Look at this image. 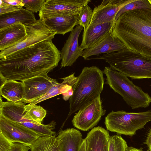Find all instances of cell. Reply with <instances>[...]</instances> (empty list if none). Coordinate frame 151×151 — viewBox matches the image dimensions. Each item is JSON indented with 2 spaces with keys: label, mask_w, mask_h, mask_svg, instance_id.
<instances>
[{
  "label": "cell",
  "mask_w": 151,
  "mask_h": 151,
  "mask_svg": "<svg viewBox=\"0 0 151 151\" xmlns=\"http://www.w3.org/2000/svg\"><path fill=\"white\" fill-rule=\"evenodd\" d=\"M61 60L52 40L19 50L0 60V74L7 80L22 81L52 71Z\"/></svg>",
  "instance_id": "cell-1"
},
{
  "label": "cell",
  "mask_w": 151,
  "mask_h": 151,
  "mask_svg": "<svg viewBox=\"0 0 151 151\" xmlns=\"http://www.w3.org/2000/svg\"><path fill=\"white\" fill-rule=\"evenodd\" d=\"M112 34L128 50L151 58V9L124 13L116 21Z\"/></svg>",
  "instance_id": "cell-2"
},
{
  "label": "cell",
  "mask_w": 151,
  "mask_h": 151,
  "mask_svg": "<svg viewBox=\"0 0 151 151\" xmlns=\"http://www.w3.org/2000/svg\"><path fill=\"white\" fill-rule=\"evenodd\" d=\"M104 74L103 71L96 66L83 68L73 87V93L69 100L68 118L89 102L100 96L105 80Z\"/></svg>",
  "instance_id": "cell-3"
},
{
  "label": "cell",
  "mask_w": 151,
  "mask_h": 151,
  "mask_svg": "<svg viewBox=\"0 0 151 151\" xmlns=\"http://www.w3.org/2000/svg\"><path fill=\"white\" fill-rule=\"evenodd\" d=\"M103 60L112 69L133 79L151 78V58L128 49L87 59Z\"/></svg>",
  "instance_id": "cell-4"
},
{
  "label": "cell",
  "mask_w": 151,
  "mask_h": 151,
  "mask_svg": "<svg viewBox=\"0 0 151 151\" xmlns=\"http://www.w3.org/2000/svg\"><path fill=\"white\" fill-rule=\"evenodd\" d=\"M103 71L106 76L105 83L120 95L132 109L149 106L151 97L140 87L133 84L127 77L110 67H105Z\"/></svg>",
  "instance_id": "cell-5"
},
{
  "label": "cell",
  "mask_w": 151,
  "mask_h": 151,
  "mask_svg": "<svg viewBox=\"0 0 151 151\" xmlns=\"http://www.w3.org/2000/svg\"><path fill=\"white\" fill-rule=\"evenodd\" d=\"M150 121L151 110L139 112L112 111L105 117L104 124L109 131L132 136Z\"/></svg>",
  "instance_id": "cell-6"
},
{
  "label": "cell",
  "mask_w": 151,
  "mask_h": 151,
  "mask_svg": "<svg viewBox=\"0 0 151 151\" xmlns=\"http://www.w3.org/2000/svg\"><path fill=\"white\" fill-rule=\"evenodd\" d=\"M0 99V115L31 129L40 134L43 137L55 136L56 123L54 121L47 124L39 125L23 117L25 104L22 102H13L2 101Z\"/></svg>",
  "instance_id": "cell-7"
},
{
  "label": "cell",
  "mask_w": 151,
  "mask_h": 151,
  "mask_svg": "<svg viewBox=\"0 0 151 151\" xmlns=\"http://www.w3.org/2000/svg\"><path fill=\"white\" fill-rule=\"evenodd\" d=\"M25 26L28 35L27 38L15 45L0 51V59L23 48L43 41L52 40L56 34L40 19L37 20L34 24Z\"/></svg>",
  "instance_id": "cell-8"
},
{
  "label": "cell",
  "mask_w": 151,
  "mask_h": 151,
  "mask_svg": "<svg viewBox=\"0 0 151 151\" xmlns=\"http://www.w3.org/2000/svg\"><path fill=\"white\" fill-rule=\"evenodd\" d=\"M100 97L88 103L75 113L72 122L73 126L83 131H87L96 125L105 114Z\"/></svg>",
  "instance_id": "cell-9"
},
{
  "label": "cell",
  "mask_w": 151,
  "mask_h": 151,
  "mask_svg": "<svg viewBox=\"0 0 151 151\" xmlns=\"http://www.w3.org/2000/svg\"><path fill=\"white\" fill-rule=\"evenodd\" d=\"M0 132L13 142L30 146L43 137L36 131L0 115Z\"/></svg>",
  "instance_id": "cell-10"
},
{
  "label": "cell",
  "mask_w": 151,
  "mask_h": 151,
  "mask_svg": "<svg viewBox=\"0 0 151 151\" xmlns=\"http://www.w3.org/2000/svg\"><path fill=\"white\" fill-rule=\"evenodd\" d=\"M24 93L22 102L30 103L45 95L52 86L59 83L56 80L44 73L22 81Z\"/></svg>",
  "instance_id": "cell-11"
},
{
  "label": "cell",
  "mask_w": 151,
  "mask_h": 151,
  "mask_svg": "<svg viewBox=\"0 0 151 151\" xmlns=\"http://www.w3.org/2000/svg\"><path fill=\"white\" fill-rule=\"evenodd\" d=\"M90 0H46L39 12V19L49 15L79 14Z\"/></svg>",
  "instance_id": "cell-12"
},
{
  "label": "cell",
  "mask_w": 151,
  "mask_h": 151,
  "mask_svg": "<svg viewBox=\"0 0 151 151\" xmlns=\"http://www.w3.org/2000/svg\"><path fill=\"white\" fill-rule=\"evenodd\" d=\"M134 0H104L95 7L90 25L94 26L106 22H114L117 12L127 4Z\"/></svg>",
  "instance_id": "cell-13"
},
{
  "label": "cell",
  "mask_w": 151,
  "mask_h": 151,
  "mask_svg": "<svg viewBox=\"0 0 151 151\" xmlns=\"http://www.w3.org/2000/svg\"><path fill=\"white\" fill-rule=\"evenodd\" d=\"M83 27L77 25L70 32L67 40L60 51L61 68L71 66L80 56H81L83 50L79 47L78 40Z\"/></svg>",
  "instance_id": "cell-14"
},
{
  "label": "cell",
  "mask_w": 151,
  "mask_h": 151,
  "mask_svg": "<svg viewBox=\"0 0 151 151\" xmlns=\"http://www.w3.org/2000/svg\"><path fill=\"white\" fill-rule=\"evenodd\" d=\"M114 24L113 22L89 25L83 32L82 41L79 47L83 50L94 47L112 31Z\"/></svg>",
  "instance_id": "cell-15"
},
{
  "label": "cell",
  "mask_w": 151,
  "mask_h": 151,
  "mask_svg": "<svg viewBox=\"0 0 151 151\" xmlns=\"http://www.w3.org/2000/svg\"><path fill=\"white\" fill-rule=\"evenodd\" d=\"M78 14H55L48 15L39 19L49 29L63 35L72 31L79 25Z\"/></svg>",
  "instance_id": "cell-16"
},
{
  "label": "cell",
  "mask_w": 151,
  "mask_h": 151,
  "mask_svg": "<svg viewBox=\"0 0 151 151\" xmlns=\"http://www.w3.org/2000/svg\"><path fill=\"white\" fill-rule=\"evenodd\" d=\"M26 26L20 22L0 29V50L12 47L27 36Z\"/></svg>",
  "instance_id": "cell-17"
},
{
  "label": "cell",
  "mask_w": 151,
  "mask_h": 151,
  "mask_svg": "<svg viewBox=\"0 0 151 151\" xmlns=\"http://www.w3.org/2000/svg\"><path fill=\"white\" fill-rule=\"evenodd\" d=\"M112 32L93 47L84 50L81 57L86 60L93 55L108 54L128 50L124 45L112 35Z\"/></svg>",
  "instance_id": "cell-18"
},
{
  "label": "cell",
  "mask_w": 151,
  "mask_h": 151,
  "mask_svg": "<svg viewBox=\"0 0 151 151\" xmlns=\"http://www.w3.org/2000/svg\"><path fill=\"white\" fill-rule=\"evenodd\" d=\"M110 137L108 131L102 127L93 128L84 139L86 151H109Z\"/></svg>",
  "instance_id": "cell-19"
},
{
  "label": "cell",
  "mask_w": 151,
  "mask_h": 151,
  "mask_svg": "<svg viewBox=\"0 0 151 151\" xmlns=\"http://www.w3.org/2000/svg\"><path fill=\"white\" fill-rule=\"evenodd\" d=\"M56 139L59 151H79L84 140L80 132L73 128L61 130Z\"/></svg>",
  "instance_id": "cell-20"
},
{
  "label": "cell",
  "mask_w": 151,
  "mask_h": 151,
  "mask_svg": "<svg viewBox=\"0 0 151 151\" xmlns=\"http://www.w3.org/2000/svg\"><path fill=\"white\" fill-rule=\"evenodd\" d=\"M37 20L32 12L22 8L0 15V29L19 22L27 26L34 24Z\"/></svg>",
  "instance_id": "cell-21"
},
{
  "label": "cell",
  "mask_w": 151,
  "mask_h": 151,
  "mask_svg": "<svg viewBox=\"0 0 151 151\" xmlns=\"http://www.w3.org/2000/svg\"><path fill=\"white\" fill-rule=\"evenodd\" d=\"M24 93V85L22 82L7 80L0 86L1 96L7 101L13 102H22Z\"/></svg>",
  "instance_id": "cell-22"
},
{
  "label": "cell",
  "mask_w": 151,
  "mask_h": 151,
  "mask_svg": "<svg viewBox=\"0 0 151 151\" xmlns=\"http://www.w3.org/2000/svg\"><path fill=\"white\" fill-rule=\"evenodd\" d=\"M74 74L75 73H74L62 78L63 81L62 83L52 86L45 95L31 103L36 104L56 96L67 92L73 88L76 81L77 77L75 76Z\"/></svg>",
  "instance_id": "cell-23"
},
{
  "label": "cell",
  "mask_w": 151,
  "mask_h": 151,
  "mask_svg": "<svg viewBox=\"0 0 151 151\" xmlns=\"http://www.w3.org/2000/svg\"><path fill=\"white\" fill-rule=\"evenodd\" d=\"M29 147L31 151H59L55 136L40 137Z\"/></svg>",
  "instance_id": "cell-24"
},
{
  "label": "cell",
  "mask_w": 151,
  "mask_h": 151,
  "mask_svg": "<svg viewBox=\"0 0 151 151\" xmlns=\"http://www.w3.org/2000/svg\"><path fill=\"white\" fill-rule=\"evenodd\" d=\"M24 118L41 125L46 116L47 111L40 106L31 103L24 106Z\"/></svg>",
  "instance_id": "cell-25"
},
{
  "label": "cell",
  "mask_w": 151,
  "mask_h": 151,
  "mask_svg": "<svg viewBox=\"0 0 151 151\" xmlns=\"http://www.w3.org/2000/svg\"><path fill=\"white\" fill-rule=\"evenodd\" d=\"M151 9V4L148 0H134L124 6L117 13L115 16V23L119 17L124 13L137 9Z\"/></svg>",
  "instance_id": "cell-26"
},
{
  "label": "cell",
  "mask_w": 151,
  "mask_h": 151,
  "mask_svg": "<svg viewBox=\"0 0 151 151\" xmlns=\"http://www.w3.org/2000/svg\"><path fill=\"white\" fill-rule=\"evenodd\" d=\"M93 10L88 5H84L81 9L78 18L79 25L82 26L84 29L90 25L93 14Z\"/></svg>",
  "instance_id": "cell-27"
},
{
  "label": "cell",
  "mask_w": 151,
  "mask_h": 151,
  "mask_svg": "<svg viewBox=\"0 0 151 151\" xmlns=\"http://www.w3.org/2000/svg\"><path fill=\"white\" fill-rule=\"evenodd\" d=\"M128 147L126 141L119 135L110 137L109 151H125Z\"/></svg>",
  "instance_id": "cell-28"
},
{
  "label": "cell",
  "mask_w": 151,
  "mask_h": 151,
  "mask_svg": "<svg viewBox=\"0 0 151 151\" xmlns=\"http://www.w3.org/2000/svg\"><path fill=\"white\" fill-rule=\"evenodd\" d=\"M45 1V0H23L26 9L36 13L40 11Z\"/></svg>",
  "instance_id": "cell-29"
},
{
  "label": "cell",
  "mask_w": 151,
  "mask_h": 151,
  "mask_svg": "<svg viewBox=\"0 0 151 151\" xmlns=\"http://www.w3.org/2000/svg\"><path fill=\"white\" fill-rule=\"evenodd\" d=\"M21 8L13 6L0 0V15L17 10Z\"/></svg>",
  "instance_id": "cell-30"
},
{
  "label": "cell",
  "mask_w": 151,
  "mask_h": 151,
  "mask_svg": "<svg viewBox=\"0 0 151 151\" xmlns=\"http://www.w3.org/2000/svg\"><path fill=\"white\" fill-rule=\"evenodd\" d=\"M13 143L0 132V151H7Z\"/></svg>",
  "instance_id": "cell-31"
},
{
  "label": "cell",
  "mask_w": 151,
  "mask_h": 151,
  "mask_svg": "<svg viewBox=\"0 0 151 151\" xmlns=\"http://www.w3.org/2000/svg\"><path fill=\"white\" fill-rule=\"evenodd\" d=\"M30 150L29 146L19 142H13L7 151H28Z\"/></svg>",
  "instance_id": "cell-32"
},
{
  "label": "cell",
  "mask_w": 151,
  "mask_h": 151,
  "mask_svg": "<svg viewBox=\"0 0 151 151\" xmlns=\"http://www.w3.org/2000/svg\"><path fill=\"white\" fill-rule=\"evenodd\" d=\"M2 1L11 6L19 8H23L24 4L23 0H2Z\"/></svg>",
  "instance_id": "cell-33"
},
{
  "label": "cell",
  "mask_w": 151,
  "mask_h": 151,
  "mask_svg": "<svg viewBox=\"0 0 151 151\" xmlns=\"http://www.w3.org/2000/svg\"><path fill=\"white\" fill-rule=\"evenodd\" d=\"M73 93V91L72 88L67 92L62 94L63 99L65 101L68 100L72 96Z\"/></svg>",
  "instance_id": "cell-34"
},
{
  "label": "cell",
  "mask_w": 151,
  "mask_h": 151,
  "mask_svg": "<svg viewBox=\"0 0 151 151\" xmlns=\"http://www.w3.org/2000/svg\"><path fill=\"white\" fill-rule=\"evenodd\" d=\"M145 144L147 145L149 150L151 151V128L147 135Z\"/></svg>",
  "instance_id": "cell-35"
},
{
  "label": "cell",
  "mask_w": 151,
  "mask_h": 151,
  "mask_svg": "<svg viewBox=\"0 0 151 151\" xmlns=\"http://www.w3.org/2000/svg\"><path fill=\"white\" fill-rule=\"evenodd\" d=\"M125 151H144L142 148H136L132 147H127Z\"/></svg>",
  "instance_id": "cell-36"
},
{
  "label": "cell",
  "mask_w": 151,
  "mask_h": 151,
  "mask_svg": "<svg viewBox=\"0 0 151 151\" xmlns=\"http://www.w3.org/2000/svg\"><path fill=\"white\" fill-rule=\"evenodd\" d=\"M0 86L2 85L7 80L2 75L0 74Z\"/></svg>",
  "instance_id": "cell-37"
},
{
  "label": "cell",
  "mask_w": 151,
  "mask_h": 151,
  "mask_svg": "<svg viewBox=\"0 0 151 151\" xmlns=\"http://www.w3.org/2000/svg\"><path fill=\"white\" fill-rule=\"evenodd\" d=\"M79 151H86L85 145L84 140L81 145Z\"/></svg>",
  "instance_id": "cell-38"
},
{
  "label": "cell",
  "mask_w": 151,
  "mask_h": 151,
  "mask_svg": "<svg viewBox=\"0 0 151 151\" xmlns=\"http://www.w3.org/2000/svg\"><path fill=\"white\" fill-rule=\"evenodd\" d=\"M148 1H149V2H150V4H151V0H148Z\"/></svg>",
  "instance_id": "cell-39"
}]
</instances>
